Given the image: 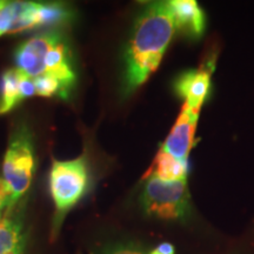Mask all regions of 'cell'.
I'll use <instances>...</instances> for the list:
<instances>
[{
    "label": "cell",
    "mask_w": 254,
    "mask_h": 254,
    "mask_svg": "<svg viewBox=\"0 0 254 254\" xmlns=\"http://www.w3.org/2000/svg\"><path fill=\"white\" fill-rule=\"evenodd\" d=\"M178 31L170 1H152L136 15L122 59L120 97L134 93L159 64Z\"/></svg>",
    "instance_id": "obj_1"
},
{
    "label": "cell",
    "mask_w": 254,
    "mask_h": 254,
    "mask_svg": "<svg viewBox=\"0 0 254 254\" xmlns=\"http://www.w3.org/2000/svg\"><path fill=\"white\" fill-rule=\"evenodd\" d=\"M92 186L91 165L86 154L72 160H52L49 174V189L55 204L51 239L58 238L65 218L86 195Z\"/></svg>",
    "instance_id": "obj_3"
},
{
    "label": "cell",
    "mask_w": 254,
    "mask_h": 254,
    "mask_svg": "<svg viewBox=\"0 0 254 254\" xmlns=\"http://www.w3.org/2000/svg\"><path fill=\"white\" fill-rule=\"evenodd\" d=\"M15 68L32 79L52 75L62 85L63 100L71 98L78 81L72 46L60 30H49L31 37L14 51Z\"/></svg>",
    "instance_id": "obj_2"
},
{
    "label": "cell",
    "mask_w": 254,
    "mask_h": 254,
    "mask_svg": "<svg viewBox=\"0 0 254 254\" xmlns=\"http://www.w3.org/2000/svg\"><path fill=\"white\" fill-rule=\"evenodd\" d=\"M213 69V62H211L207 63L205 67L180 73L179 77L174 80V91L182 99L185 100V105L190 109L200 111L207 99Z\"/></svg>",
    "instance_id": "obj_8"
},
{
    "label": "cell",
    "mask_w": 254,
    "mask_h": 254,
    "mask_svg": "<svg viewBox=\"0 0 254 254\" xmlns=\"http://www.w3.org/2000/svg\"><path fill=\"white\" fill-rule=\"evenodd\" d=\"M79 254H80V253H79Z\"/></svg>",
    "instance_id": "obj_18"
},
{
    "label": "cell",
    "mask_w": 254,
    "mask_h": 254,
    "mask_svg": "<svg viewBox=\"0 0 254 254\" xmlns=\"http://www.w3.org/2000/svg\"><path fill=\"white\" fill-rule=\"evenodd\" d=\"M36 95L33 79L17 68H9L0 77V116L14 110L21 101Z\"/></svg>",
    "instance_id": "obj_9"
},
{
    "label": "cell",
    "mask_w": 254,
    "mask_h": 254,
    "mask_svg": "<svg viewBox=\"0 0 254 254\" xmlns=\"http://www.w3.org/2000/svg\"><path fill=\"white\" fill-rule=\"evenodd\" d=\"M157 177L163 180L187 179V161L178 160L172 155L159 151L146 177Z\"/></svg>",
    "instance_id": "obj_12"
},
{
    "label": "cell",
    "mask_w": 254,
    "mask_h": 254,
    "mask_svg": "<svg viewBox=\"0 0 254 254\" xmlns=\"http://www.w3.org/2000/svg\"><path fill=\"white\" fill-rule=\"evenodd\" d=\"M74 17V9L64 2L18 1L17 14L9 34L69 24Z\"/></svg>",
    "instance_id": "obj_6"
},
{
    "label": "cell",
    "mask_w": 254,
    "mask_h": 254,
    "mask_svg": "<svg viewBox=\"0 0 254 254\" xmlns=\"http://www.w3.org/2000/svg\"><path fill=\"white\" fill-rule=\"evenodd\" d=\"M36 170L34 141L30 127L20 124L12 132L2 163V178L17 206L30 189Z\"/></svg>",
    "instance_id": "obj_5"
},
{
    "label": "cell",
    "mask_w": 254,
    "mask_h": 254,
    "mask_svg": "<svg viewBox=\"0 0 254 254\" xmlns=\"http://www.w3.org/2000/svg\"><path fill=\"white\" fill-rule=\"evenodd\" d=\"M142 213L164 221L187 224L193 215L187 179L163 180L146 177L140 193Z\"/></svg>",
    "instance_id": "obj_4"
},
{
    "label": "cell",
    "mask_w": 254,
    "mask_h": 254,
    "mask_svg": "<svg viewBox=\"0 0 254 254\" xmlns=\"http://www.w3.org/2000/svg\"><path fill=\"white\" fill-rule=\"evenodd\" d=\"M13 205V196H12L11 190L4 178H0V221L4 219V217L7 214V212L14 208Z\"/></svg>",
    "instance_id": "obj_16"
},
{
    "label": "cell",
    "mask_w": 254,
    "mask_h": 254,
    "mask_svg": "<svg viewBox=\"0 0 254 254\" xmlns=\"http://www.w3.org/2000/svg\"><path fill=\"white\" fill-rule=\"evenodd\" d=\"M178 30L187 36L198 38L204 33L206 17L200 6L193 0L170 1Z\"/></svg>",
    "instance_id": "obj_11"
},
{
    "label": "cell",
    "mask_w": 254,
    "mask_h": 254,
    "mask_svg": "<svg viewBox=\"0 0 254 254\" xmlns=\"http://www.w3.org/2000/svg\"><path fill=\"white\" fill-rule=\"evenodd\" d=\"M26 245L24 212L17 205L0 221V254H25Z\"/></svg>",
    "instance_id": "obj_10"
},
{
    "label": "cell",
    "mask_w": 254,
    "mask_h": 254,
    "mask_svg": "<svg viewBox=\"0 0 254 254\" xmlns=\"http://www.w3.org/2000/svg\"><path fill=\"white\" fill-rule=\"evenodd\" d=\"M33 82L34 87H36V95L44 98L58 97L62 99V85L52 75H39V77L33 79Z\"/></svg>",
    "instance_id": "obj_14"
},
{
    "label": "cell",
    "mask_w": 254,
    "mask_h": 254,
    "mask_svg": "<svg viewBox=\"0 0 254 254\" xmlns=\"http://www.w3.org/2000/svg\"><path fill=\"white\" fill-rule=\"evenodd\" d=\"M18 1H7L4 7L0 8V37L11 32L17 14Z\"/></svg>",
    "instance_id": "obj_15"
},
{
    "label": "cell",
    "mask_w": 254,
    "mask_h": 254,
    "mask_svg": "<svg viewBox=\"0 0 254 254\" xmlns=\"http://www.w3.org/2000/svg\"><path fill=\"white\" fill-rule=\"evenodd\" d=\"M148 254H176V249L172 244L170 243H161L153 249H150Z\"/></svg>",
    "instance_id": "obj_17"
},
{
    "label": "cell",
    "mask_w": 254,
    "mask_h": 254,
    "mask_svg": "<svg viewBox=\"0 0 254 254\" xmlns=\"http://www.w3.org/2000/svg\"><path fill=\"white\" fill-rule=\"evenodd\" d=\"M150 249L132 240H109L91 249L90 254H148Z\"/></svg>",
    "instance_id": "obj_13"
},
{
    "label": "cell",
    "mask_w": 254,
    "mask_h": 254,
    "mask_svg": "<svg viewBox=\"0 0 254 254\" xmlns=\"http://www.w3.org/2000/svg\"><path fill=\"white\" fill-rule=\"evenodd\" d=\"M200 111L190 109L184 104L182 112L178 117L170 134L163 142L160 150L165 153L172 155L178 160L187 161L189 154L194 144V135L196 124L199 120Z\"/></svg>",
    "instance_id": "obj_7"
}]
</instances>
